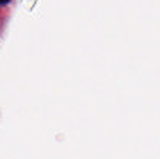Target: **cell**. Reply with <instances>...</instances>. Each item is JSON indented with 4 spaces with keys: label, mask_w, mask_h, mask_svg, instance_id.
I'll list each match as a JSON object with an SVG mask.
<instances>
[{
    "label": "cell",
    "mask_w": 160,
    "mask_h": 159,
    "mask_svg": "<svg viewBox=\"0 0 160 159\" xmlns=\"http://www.w3.org/2000/svg\"><path fill=\"white\" fill-rule=\"evenodd\" d=\"M9 2V0H0V4H6Z\"/></svg>",
    "instance_id": "cell-1"
}]
</instances>
